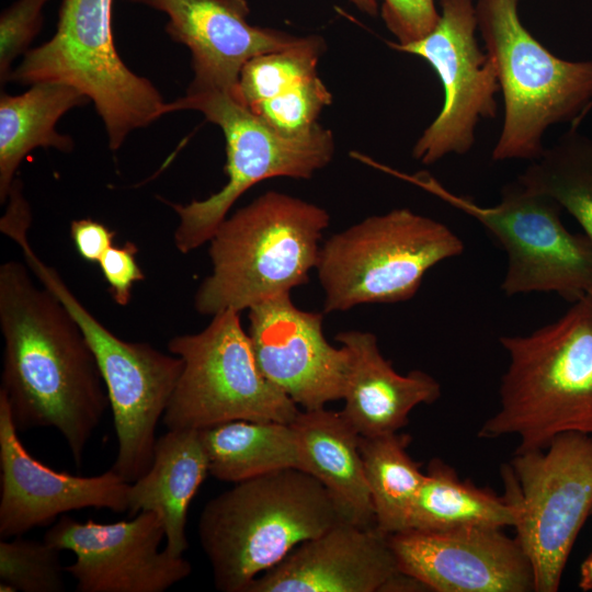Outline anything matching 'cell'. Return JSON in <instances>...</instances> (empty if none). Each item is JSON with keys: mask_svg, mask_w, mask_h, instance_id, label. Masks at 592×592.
Masks as SVG:
<instances>
[{"mask_svg": "<svg viewBox=\"0 0 592 592\" xmlns=\"http://www.w3.org/2000/svg\"><path fill=\"white\" fill-rule=\"evenodd\" d=\"M49 0H16L0 16V82H9L13 61L24 56L43 25V9Z\"/></svg>", "mask_w": 592, "mask_h": 592, "instance_id": "31", "label": "cell"}, {"mask_svg": "<svg viewBox=\"0 0 592 592\" xmlns=\"http://www.w3.org/2000/svg\"><path fill=\"white\" fill-rule=\"evenodd\" d=\"M164 524L156 511H140L128 521L79 522L61 515L44 540L70 550L76 560L65 567L78 592H164L190 576L191 563L159 550Z\"/></svg>", "mask_w": 592, "mask_h": 592, "instance_id": "14", "label": "cell"}, {"mask_svg": "<svg viewBox=\"0 0 592 592\" xmlns=\"http://www.w3.org/2000/svg\"><path fill=\"white\" fill-rule=\"evenodd\" d=\"M26 263L0 265L2 391L20 431L55 428L79 467L110 407L95 356L79 325Z\"/></svg>", "mask_w": 592, "mask_h": 592, "instance_id": "1", "label": "cell"}, {"mask_svg": "<svg viewBox=\"0 0 592 592\" xmlns=\"http://www.w3.org/2000/svg\"><path fill=\"white\" fill-rule=\"evenodd\" d=\"M89 99L77 88L57 82L30 86L22 94L0 96V202L8 200L15 173L35 148L70 152L72 138L56 130L57 122Z\"/></svg>", "mask_w": 592, "mask_h": 592, "instance_id": "23", "label": "cell"}, {"mask_svg": "<svg viewBox=\"0 0 592 592\" xmlns=\"http://www.w3.org/2000/svg\"><path fill=\"white\" fill-rule=\"evenodd\" d=\"M331 101L330 91L317 73L250 111L277 133L295 137L315 128L321 111Z\"/></svg>", "mask_w": 592, "mask_h": 592, "instance_id": "30", "label": "cell"}, {"mask_svg": "<svg viewBox=\"0 0 592 592\" xmlns=\"http://www.w3.org/2000/svg\"><path fill=\"white\" fill-rule=\"evenodd\" d=\"M499 341L510 362L499 410L478 436L516 435V452H525L546 448L566 432L592 434V292L557 320Z\"/></svg>", "mask_w": 592, "mask_h": 592, "instance_id": "2", "label": "cell"}, {"mask_svg": "<svg viewBox=\"0 0 592 592\" xmlns=\"http://www.w3.org/2000/svg\"><path fill=\"white\" fill-rule=\"evenodd\" d=\"M168 16L166 32L191 52L194 89L234 95L252 58L295 44L299 37L251 25L246 0H132Z\"/></svg>", "mask_w": 592, "mask_h": 592, "instance_id": "18", "label": "cell"}, {"mask_svg": "<svg viewBox=\"0 0 592 592\" xmlns=\"http://www.w3.org/2000/svg\"><path fill=\"white\" fill-rule=\"evenodd\" d=\"M60 549L46 540L15 536L0 542V582L14 592H61L65 567Z\"/></svg>", "mask_w": 592, "mask_h": 592, "instance_id": "29", "label": "cell"}, {"mask_svg": "<svg viewBox=\"0 0 592 592\" xmlns=\"http://www.w3.org/2000/svg\"><path fill=\"white\" fill-rule=\"evenodd\" d=\"M463 251V240L446 225L409 208L369 216L320 248L323 314L408 300L431 267Z\"/></svg>", "mask_w": 592, "mask_h": 592, "instance_id": "7", "label": "cell"}, {"mask_svg": "<svg viewBox=\"0 0 592 592\" xmlns=\"http://www.w3.org/2000/svg\"><path fill=\"white\" fill-rule=\"evenodd\" d=\"M399 571L387 534L340 521L295 547L246 592H383Z\"/></svg>", "mask_w": 592, "mask_h": 592, "instance_id": "19", "label": "cell"}, {"mask_svg": "<svg viewBox=\"0 0 592 592\" xmlns=\"http://www.w3.org/2000/svg\"><path fill=\"white\" fill-rule=\"evenodd\" d=\"M323 47L321 37L306 36L292 46L252 58L243 66L232 96L250 110L289 91L317 75Z\"/></svg>", "mask_w": 592, "mask_h": 592, "instance_id": "28", "label": "cell"}, {"mask_svg": "<svg viewBox=\"0 0 592 592\" xmlns=\"http://www.w3.org/2000/svg\"><path fill=\"white\" fill-rule=\"evenodd\" d=\"M516 505L506 497L463 481L448 465L434 458L412 504L408 528L446 531L464 527H515Z\"/></svg>", "mask_w": 592, "mask_h": 592, "instance_id": "25", "label": "cell"}, {"mask_svg": "<svg viewBox=\"0 0 592 592\" xmlns=\"http://www.w3.org/2000/svg\"><path fill=\"white\" fill-rule=\"evenodd\" d=\"M340 521L326 488L308 473L287 468L242 480L210 499L197 533L215 588L246 592L295 547Z\"/></svg>", "mask_w": 592, "mask_h": 592, "instance_id": "3", "label": "cell"}, {"mask_svg": "<svg viewBox=\"0 0 592 592\" xmlns=\"http://www.w3.org/2000/svg\"><path fill=\"white\" fill-rule=\"evenodd\" d=\"M296 435L300 470L328 491L343 521L376 526L358 433L341 411L323 408L299 411L291 423Z\"/></svg>", "mask_w": 592, "mask_h": 592, "instance_id": "21", "label": "cell"}, {"mask_svg": "<svg viewBox=\"0 0 592 592\" xmlns=\"http://www.w3.org/2000/svg\"><path fill=\"white\" fill-rule=\"evenodd\" d=\"M23 257L31 272L77 321L95 356L117 440L112 469L132 483L152 463L156 428L175 388L183 361L149 343L122 340L81 304L58 271L45 263L32 246L24 248Z\"/></svg>", "mask_w": 592, "mask_h": 592, "instance_id": "11", "label": "cell"}, {"mask_svg": "<svg viewBox=\"0 0 592 592\" xmlns=\"http://www.w3.org/2000/svg\"><path fill=\"white\" fill-rule=\"evenodd\" d=\"M579 588L592 591V554L581 565Z\"/></svg>", "mask_w": 592, "mask_h": 592, "instance_id": "35", "label": "cell"}, {"mask_svg": "<svg viewBox=\"0 0 592 592\" xmlns=\"http://www.w3.org/2000/svg\"><path fill=\"white\" fill-rule=\"evenodd\" d=\"M185 110L201 112L223 130L228 181L205 200L168 203L179 219L174 244L181 253L208 242L231 206L254 184L275 177L310 179L334 153L330 129L318 124L299 136L282 135L225 91L189 87L183 96L168 102L169 113Z\"/></svg>", "mask_w": 592, "mask_h": 592, "instance_id": "8", "label": "cell"}, {"mask_svg": "<svg viewBox=\"0 0 592 592\" xmlns=\"http://www.w3.org/2000/svg\"><path fill=\"white\" fill-rule=\"evenodd\" d=\"M385 171L466 213L491 234L508 259L500 285L505 296L553 292L572 304L592 289V242L565 227L562 207L551 197L516 179L502 187L497 205L486 207L449 192L426 173L407 175L387 167Z\"/></svg>", "mask_w": 592, "mask_h": 592, "instance_id": "9", "label": "cell"}, {"mask_svg": "<svg viewBox=\"0 0 592 592\" xmlns=\"http://www.w3.org/2000/svg\"><path fill=\"white\" fill-rule=\"evenodd\" d=\"M591 292H592V289H591Z\"/></svg>", "mask_w": 592, "mask_h": 592, "instance_id": "37", "label": "cell"}, {"mask_svg": "<svg viewBox=\"0 0 592 592\" xmlns=\"http://www.w3.org/2000/svg\"><path fill=\"white\" fill-rule=\"evenodd\" d=\"M249 337L264 377L304 410L342 399L349 352L331 345L321 312L301 310L289 293L249 309Z\"/></svg>", "mask_w": 592, "mask_h": 592, "instance_id": "15", "label": "cell"}, {"mask_svg": "<svg viewBox=\"0 0 592 592\" xmlns=\"http://www.w3.org/2000/svg\"><path fill=\"white\" fill-rule=\"evenodd\" d=\"M503 476L505 496L519 511L515 538L532 566L534 591L556 592L592 515V434L566 432L546 448L515 452Z\"/></svg>", "mask_w": 592, "mask_h": 592, "instance_id": "12", "label": "cell"}, {"mask_svg": "<svg viewBox=\"0 0 592 592\" xmlns=\"http://www.w3.org/2000/svg\"><path fill=\"white\" fill-rule=\"evenodd\" d=\"M137 252L136 244L126 241L123 246L110 247L99 261L112 298L119 306L129 304L134 284L145 280L136 259Z\"/></svg>", "mask_w": 592, "mask_h": 592, "instance_id": "33", "label": "cell"}, {"mask_svg": "<svg viewBox=\"0 0 592 592\" xmlns=\"http://www.w3.org/2000/svg\"><path fill=\"white\" fill-rule=\"evenodd\" d=\"M113 0H62L55 34L31 48L9 82H57L80 90L94 104L111 150L127 136L168 114V102L150 80L118 55L112 30Z\"/></svg>", "mask_w": 592, "mask_h": 592, "instance_id": "6", "label": "cell"}, {"mask_svg": "<svg viewBox=\"0 0 592 592\" xmlns=\"http://www.w3.org/2000/svg\"><path fill=\"white\" fill-rule=\"evenodd\" d=\"M502 528L405 530L388 535L398 568L435 592H528L534 574Z\"/></svg>", "mask_w": 592, "mask_h": 592, "instance_id": "16", "label": "cell"}, {"mask_svg": "<svg viewBox=\"0 0 592 592\" xmlns=\"http://www.w3.org/2000/svg\"><path fill=\"white\" fill-rule=\"evenodd\" d=\"M168 350L183 361L162 417L168 430L201 431L235 420L292 423L300 411L260 371L238 311L212 316L202 331L172 338Z\"/></svg>", "mask_w": 592, "mask_h": 592, "instance_id": "10", "label": "cell"}, {"mask_svg": "<svg viewBox=\"0 0 592 592\" xmlns=\"http://www.w3.org/2000/svg\"><path fill=\"white\" fill-rule=\"evenodd\" d=\"M70 236L79 255L93 263H99L103 254L113 246L115 232L104 224L90 218L71 221Z\"/></svg>", "mask_w": 592, "mask_h": 592, "instance_id": "34", "label": "cell"}, {"mask_svg": "<svg viewBox=\"0 0 592 592\" xmlns=\"http://www.w3.org/2000/svg\"><path fill=\"white\" fill-rule=\"evenodd\" d=\"M382 18L398 39L408 44L428 35L440 19L434 0H384Z\"/></svg>", "mask_w": 592, "mask_h": 592, "instance_id": "32", "label": "cell"}, {"mask_svg": "<svg viewBox=\"0 0 592 592\" xmlns=\"http://www.w3.org/2000/svg\"><path fill=\"white\" fill-rule=\"evenodd\" d=\"M0 391V537L22 536L69 511L87 508L128 512L130 483L112 468L83 477L56 471L33 457L18 435Z\"/></svg>", "mask_w": 592, "mask_h": 592, "instance_id": "17", "label": "cell"}, {"mask_svg": "<svg viewBox=\"0 0 592 592\" xmlns=\"http://www.w3.org/2000/svg\"><path fill=\"white\" fill-rule=\"evenodd\" d=\"M440 7V19L428 35L408 44L388 43L428 61L443 87L441 111L412 149V157L428 166L474 147L479 121L497 116L500 90L494 60L477 41L473 1L441 0Z\"/></svg>", "mask_w": 592, "mask_h": 592, "instance_id": "13", "label": "cell"}, {"mask_svg": "<svg viewBox=\"0 0 592 592\" xmlns=\"http://www.w3.org/2000/svg\"><path fill=\"white\" fill-rule=\"evenodd\" d=\"M329 221L322 207L275 191L226 217L208 241L212 272L195 293L196 311L240 312L307 283Z\"/></svg>", "mask_w": 592, "mask_h": 592, "instance_id": "4", "label": "cell"}, {"mask_svg": "<svg viewBox=\"0 0 592 592\" xmlns=\"http://www.w3.org/2000/svg\"><path fill=\"white\" fill-rule=\"evenodd\" d=\"M350 1L354 5H356L361 11L369 15H376L378 13L377 0H350Z\"/></svg>", "mask_w": 592, "mask_h": 592, "instance_id": "36", "label": "cell"}, {"mask_svg": "<svg viewBox=\"0 0 592 592\" xmlns=\"http://www.w3.org/2000/svg\"><path fill=\"white\" fill-rule=\"evenodd\" d=\"M410 436L398 432L360 439L376 527L389 535L408 528L425 473L407 452Z\"/></svg>", "mask_w": 592, "mask_h": 592, "instance_id": "26", "label": "cell"}, {"mask_svg": "<svg viewBox=\"0 0 592 592\" xmlns=\"http://www.w3.org/2000/svg\"><path fill=\"white\" fill-rule=\"evenodd\" d=\"M207 475L209 464L200 432L168 430L157 439L149 469L130 483L128 515L158 512L164 524V549L182 556L189 547L187 511Z\"/></svg>", "mask_w": 592, "mask_h": 592, "instance_id": "22", "label": "cell"}, {"mask_svg": "<svg viewBox=\"0 0 592 592\" xmlns=\"http://www.w3.org/2000/svg\"><path fill=\"white\" fill-rule=\"evenodd\" d=\"M517 180L555 200L592 242V138L572 127L551 147H545Z\"/></svg>", "mask_w": 592, "mask_h": 592, "instance_id": "27", "label": "cell"}, {"mask_svg": "<svg viewBox=\"0 0 592 592\" xmlns=\"http://www.w3.org/2000/svg\"><path fill=\"white\" fill-rule=\"evenodd\" d=\"M209 475L237 483L271 471L300 468L291 423L235 420L198 431Z\"/></svg>", "mask_w": 592, "mask_h": 592, "instance_id": "24", "label": "cell"}, {"mask_svg": "<svg viewBox=\"0 0 592 592\" xmlns=\"http://www.w3.org/2000/svg\"><path fill=\"white\" fill-rule=\"evenodd\" d=\"M520 0H477L478 30L494 60L504 116L493 161L536 160L546 130L576 127L592 107V59L567 60L524 26Z\"/></svg>", "mask_w": 592, "mask_h": 592, "instance_id": "5", "label": "cell"}, {"mask_svg": "<svg viewBox=\"0 0 592 592\" xmlns=\"http://www.w3.org/2000/svg\"><path fill=\"white\" fill-rule=\"evenodd\" d=\"M335 340L349 352V368L342 399V415L360 436L398 432L413 408L431 405L441 396L439 382L414 369L406 375L395 371L368 331L339 332Z\"/></svg>", "mask_w": 592, "mask_h": 592, "instance_id": "20", "label": "cell"}]
</instances>
